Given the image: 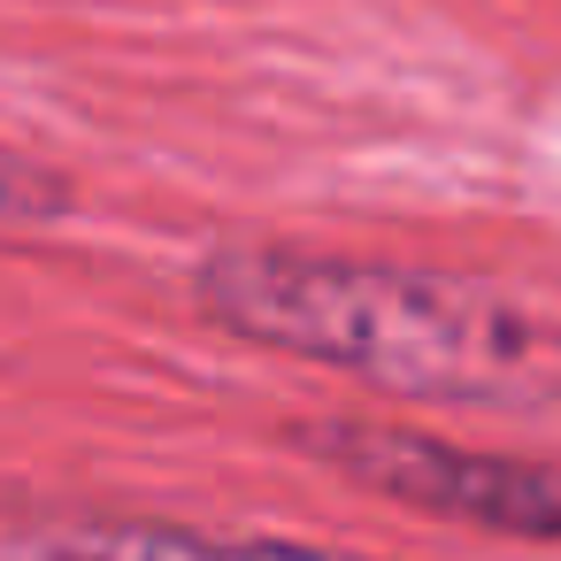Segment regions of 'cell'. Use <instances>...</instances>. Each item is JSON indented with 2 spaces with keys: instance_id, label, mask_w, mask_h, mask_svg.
<instances>
[{
  "instance_id": "obj_1",
  "label": "cell",
  "mask_w": 561,
  "mask_h": 561,
  "mask_svg": "<svg viewBox=\"0 0 561 561\" xmlns=\"http://www.w3.org/2000/svg\"><path fill=\"white\" fill-rule=\"evenodd\" d=\"M193 300L231 339L346 369L400 400L561 408V316L515 293L316 247H216Z\"/></svg>"
},
{
  "instance_id": "obj_3",
  "label": "cell",
  "mask_w": 561,
  "mask_h": 561,
  "mask_svg": "<svg viewBox=\"0 0 561 561\" xmlns=\"http://www.w3.org/2000/svg\"><path fill=\"white\" fill-rule=\"evenodd\" d=\"M24 561H346L331 546L293 538H231L193 523H147V515H101V523H55L24 546Z\"/></svg>"
},
{
  "instance_id": "obj_4",
  "label": "cell",
  "mask_w": 561,
  "mask_h": 561,
  "mask_svg": "<svg viewBox=\"0 0 561 561\" xmlns=\"http://www.w3.org/2000/svg\"><path fill=\"white\" fill-rule=\"evenodd\" d=\"M55 216H70V185L32 154L0 147V224H55Z\"/></svg>"
},
{
  "instance_id": "obj_2",
  "label": "cell",
  "mask_w": 561,
  "mask_h": 561,
  "mask_svg": "<svg viewBox=\"0 0 561 561\" xmlns=\"http://www.w3.org/2000/svg\"><path fill=\"white\" fill-rule=\"evenodd\" d=\"M300 446L400 507L477 523L500 538H561V461L477 454V446H446L431 431H392V423H308Z\"/></svg>"
}]
</instances>
